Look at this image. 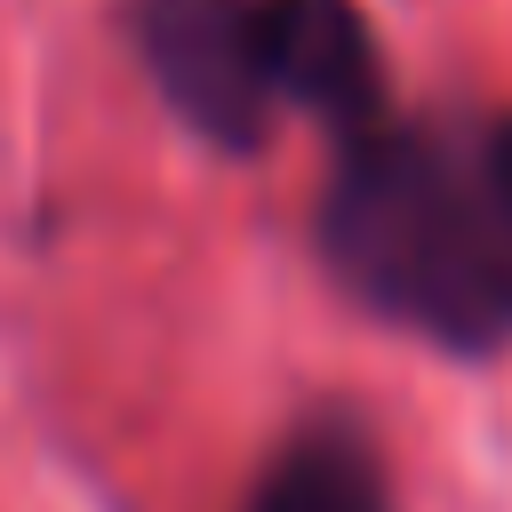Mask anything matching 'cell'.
Here are the masks:
<instances>
[{
  "mask_svg": "<svg viewBox=\"0 0 512 512\" xmlns=\"http://www.w3.org/2000/svg\"><path fill=\"white\" fill-rule=\"evenodd\" d=\"M320 256L392 328L448 352L512 344V112H376L336 136Z\"/></svg>",
  "mask_w": 512,
  "mask_h": 512,
  "instance_id": "obj_1",
  "label": "cell"
},
{
  "mask_svg": "<svg viewBox=\"0 0 512 512\" xmlns=\"http://www.w3.org/2000/svg\"><path fill=\"white\" fill-rule=\"evenodd\" d=\"M152 88L224 152H256L272 136L264 88V0H128Z\"/></svg>",
  "mask_w": 512,
  "mask_h": 512,
  "instance_id": "obj_2",
  "label": "cell"
},
{
  "mask_svg": "<svg viewBox=\"0 0 512 512\" xmlns=\"http://www.w3.org/2000/svg\"><path fill=\"white\" fill-rule=\"evenodd\" d=\"M264 88L272 112L296 104L328 120L336 136L368 128L384 104V56L368 40V16L352 0H264Z\"/></svg>",
  "mask_w": 512,
  "mask_h": 512,
  "instance_id": "obj_3",
  "label": "cell"
},
{
  "mask_svg": "<svg viewBox=\"0 0 512 512\" xmlns=\"http://www.w3.org/2000/svg\"><path fill=\"white\" fill-rule=\"evenodd\" d=\"M240 512H392L384 464L352 416H312L280 440Z\"/></svg>",
  "mask_w": 512,
  "mask_h": 512,
  "instance_id": "obj_4",
  "label": "cell"
}]
</instances>
